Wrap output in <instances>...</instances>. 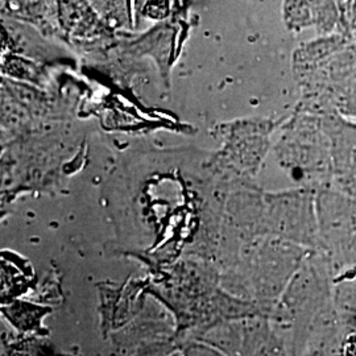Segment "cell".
I'll return each mask as SVG.
<instances>
[{
  "label": "cell",
  "mask_w": 356,
  "mask_h": 356,
  "mask_svg": "<svg viewBox=\"0 0 356 356\" xmlns=\"http://www.w3.org/2000/svg\"><path fill=\"white\" fill-rule=\"evenodd\" d=\"M347 350L348 351H351L353 354H356V341L354 339V341H350V343H348V346H347Z\"/></svg>",
  "instance_id": "cell-1"
}]
</instances>
